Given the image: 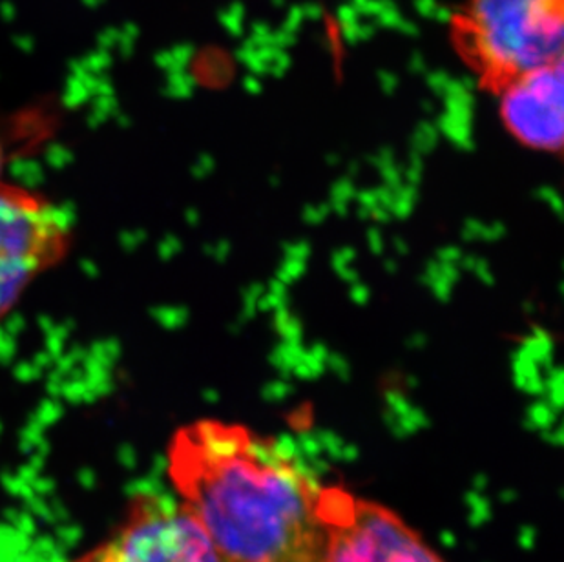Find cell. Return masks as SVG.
<instances>
[{
  "label": "cell",
  "mask_w": 564,
  "mask_h": 562,
  "mask_svg": "<svg viewBox=\"0 0 564 562\" xmlns=\"http://www.w3.org/2000/svg\"><path fill=\"white\" fill-rule=\"evenodd\" d=\"M177 502L230 562H322V488L272 436L224 420L182 425L166 451Z\"/></svg>",
  "instance_id": "1"
},
{
  "label": "cell",
  "mask_w": 564,
  "mask_h": 562,
  "mask_svg": "<svg viewBox=\"0 0 564 562\" xmlns=\"http://www.w3.org/2000/svg\"><path fill=\"white\" fill-rule=\"evenodd\" d=\"M452 21L458 48L496 79L563 58L564 0H468Z\"/></svg>",
  "instance_id": "2"
},
{
  "label": "cell",
  "mask_w": 564,
  "mask_h": 562,
  "mask_svg": "<svg viewBox=\"0 0 564 562\" xmlns=\"http://www.w3.org/2000/svg\"><path fill=\"white\" fill-rule=\"evenodd\" d=\"M69 562H230L176 497L143 489L99 544Z\"/></svg>",
  "instance_id": "3"
},
{
  "label": "cell",
  "mask_w": 564,
  "mask_h": 562,
  "mask_svg": "<svg viewBox=\"0 0 564 562\" xmlns=\"http://www.w3.org/2000/svg\"><path fill=\"white\" fill-rule=\"evenodd\" d=\"M69 238L72 219L63 207L37 192L0 183V320L61 261Z\"/></svg>",
  "instance_id": "4"
},
{
  "label": "cell",
  "mask_w": 564,
  "mask_h": 562,
  "mask_svg": "<svg viewBox=\"0 0 564 562\" xmlns=\"http://www.w3.org/2000/svg\"><path fill=\"white\" fill-rule=\"evenodd\" d=\"M322 562H446L397 511L338 484H324Z\"/></svg>",
  "instance_id": "5"
},
{
  "label": "cell",
  "mask_w": 564,
  "mask_h": 562,
  "mask_svg": "<svg viewBox=\"0 0 564 562\" xmlns=\"http://www.w3.org/2000/svg\"><path fill=\"white\" fill-rule=\"evenodd\" d=\"M501 114L508 130L530 149L560 150L564 133L563 58L508 79Z\"/></svg>",
  "instance_id": "6"
},
{
  "label": "cell",
  "mask_w": 564,
  "mask_h": 562,
  "mask_svg": "<svg viewBox=\"0 0 564 562\" xmlns=\"http://www.w3.org/2000/svg\"><path fill=\"white\" fill-rule=\"evenodd\" d=\"M352 298H355V302L357 303H366L368 302L369 291L360 283V285L352 289Z\"/></svg>",
  "instance_id": "7"
},
{
  "label": "cell",
  "mask_w": 564,
  "mask_h": 562,
  "mask_svg": "<svg viewBox=\"0 0 564 562\" xmlns=\"http://www.w3.org/2000/svg\"><path fill=\"white\" fill-rule=\"evenodd\" d=\"M0 170H2V152H0Z\"/></svg>",
  "instance_id": "8"
}]
</instances>
